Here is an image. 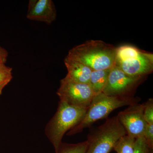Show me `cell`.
<instances>
[{"label":"cell","instance_id":"6da1fadb","mask_svg":"<svg viewBox=\"0 0 153 153\" xmlns=\"http://www.w3.org/2000/svg\"><path fill=\"white\" fill-rule=\"evenodd\" d=\"M116 49L100 40H90L69 50L67 57L79 61L92 71L111 69L115 65Z\"/></svg>","mask_w":153,"mask_h":153},{"label":"cell","instance_id":"7a4b0ae2","mask_svg":"<svg viewBox=\"0 0 153 153\" xmlns=\"http://www.w3.org/2000/svg\"><path fill=\"white\" fill-rule=\"evenodd\" d=\"M88 108L59 101L56 112L45 127V133L57 152L65 134L82 120Z\"/></svg>","mask_w":153,"mask_h":153},{"label":"cell","instance_id":"3957f363","mask_svg":"<svg viewBox=\"0 0 153 153\" xmlns=\"http://www.w3.org/2000/svg\"><path fill=\"white\" fill-rule=\"evenodd\" d=\"M138 97L109 96L102 92L94 96L82 120L69 131L67 135L79 133L92 124L108 116L114 110L139 103Z\"/></svg>","mask_w":153,"mask_h":153},{"label":"cell","instance_id":"277c9868","mask_svg":"<svg viewBox=\"0 0 153 153\" xmlns=\"http://www.w3.org/2000/svg\"><path fill=\"white\" fill-rule=\"evenodd\" d=\"M115 66L129 76L145 77L153 71L152 53L131 45L117 48Z\"/></svg>","mask_w":153,"mask_h":153},{"label":"cell","instance_id":"5b68a950","mask_svg":"<svg viewBox=\"0 0 153 153\" xmlns=\"http://www.w3.org/2000/svg\"><path fill=\"white\" fill-rule=\"evenodd\" d=\"M126 134L117 116L108 119L88 137L86 153H109L121 138Z\"/></svg>","mask_w":153,"mask_h":153},{"label":"cell","instance_id":"8992f818","mask_svg":"<svg viewBox=\"0 0 153 153\" xmlns=\"http://www.w3.org/2000/svg\"><path fill=\"white\" fill-rule=\"evenodd\" d=\"M57 94L60 101L84 108L88 107L94 96L89 84L74 82L66 76L60 80Z\"/></svg>","mask_w":153,"mask_h":153},{"label":"cell","instance_id":"52a82bcc","mask_svg":"<svg viewBox=\"0 0 153 153\" xmlns=\"http://www.w3.org/2000/svg\"><path fill=\"white\" fill-rule=\"evenodd\" d=\"M144 77L129 76L114 66L111 70L102 93L109 96L133 97L135 91Z\"/></svg>","mask_w":153,"mask_h":153},{"label":"cell","instance_id":"ba28073f","mask_svg":"<svg viewBox=\"0 0 153 153\" xmlns=\"http://www.w3.org/2000/svg\"><path fill=\"white\" fill-rule=\"evenodd\" d=\"M144 104L136 103L119 112V120L125 129L127 135L135 139L143 137L147 123L143 114Z\"/></svg>","mask_w":153,"mask_h":153},{"label":"cell","instance_id":"9c48e42d","mask_svg":"<svg viewBox=\"0 0 153 153\" xmlns=\"http://www.w3.org/2000/svg\"><path fill=\"white\" fill-rule=\"evenodd\" d=\"M27 19L50 25L57 18V11L52 0H30Z\"/></svg>","mask_w":153,"mask_h":153},{"label":"cell","instance_id":"30bf717a","mask_svg":"<svg viewBox=\"0 0 153 153\" xmlns=\"http://www.w3.org/2000/svg\"><path fill=\"white\" fill-rule=\"evenodd\" d=\"M64 62L68 71L66 77L75 82L89 84L92 71L90 68L67 56Z\"/></svg>","mask_w":153,"mask_h":153},{"label":"cell","instance_id":"8fae6325","mask_svg":"<svg viewBox=\"0 0 153 153\" xmlns=\"http://www.w3.org/2000/svg\"><path fill=\"white\" fill-rule=\"evenodd\" d=\"M111 69L92 71L91 72L89 85L94 95L103 91L107 83Z\"/></svg>","mask_w":153,"mask_h":153},{"label":"cell","instance_id":"7c38bea8","mask_svg":"<svg viewBox=\"0 0 153 153\" xmlns=\"http://www.w3.org/2000/svg\"><path fill=\"white\" fill-rule=\"evenodd\" d=\"M136 139L128 135L121 138L113 150L117 153H134Z\"/></svg>","mask_w":153,"mask_h":153},{"label":"cell","instance_id":"4fadbf2b","mask_svg":"<svg viewBox=\"0 0 153 153\" xmlns=\"http://www.w3.org/2000/svg\"><path fill=\"white\" fill-rule=\"evenodd\" d=\"M88 147L87 140L77 143L62 142L56 153H86Z\"/></svg>","mask_w":153,"mask_h":153},{"label":"cell","instance_id":"5bb4252c","mask_svg":"<svg viewBox=\"0 0 153 153\" xmlns=\"http://www.w3.org/2000/svg\"><path fill=\"white\" fill-rule=\"evenodd\" d=\"M143 114L147 124H153V99L149 98L143 103Z\"/></svg>","mask_w":153,"mask_h":153},{"label":"cell","instance_id":"9a60e30c","mask_svg":"<svg viewBox=\"0 0 153 153\" xmlns=\"http://www.w3.org/2000/svg\"><path fill=\"white\" fill-rule=\"evenodd\" d=\"M12 70H0V95L3 89L13 79Z\"/></svg>","mask_w":153,"mask_h":153},{"label":"cell","instance_id":"2e32d148","mask_svg":"<svg viewBox=\"0 0 153 153\" xmlns=\"http://www.w3.org/2000/svg\"><path fill=\"white\" fill-rule=\"evenodd\" d=\"M150 149L143 137L136 139L134 153H149Z\"/></svg>","mask_w":153,"mask_h":153},{"label":"cell","instance_id":"e0dca14e","mask_svg":"<svg viewBox=\"0 0 153 153\" xmlns=\"http://www.w3.org/2000/svg\"><path fill=\"white\" fill-rule=\"evenodd\" d=\"M143 137L149 147L153 149V124H147Z\"/></svg>","mask_w":153,"mask_h":153},{"label":"cell","instance_id":"ac0fdd59","mask_svg":"<svg viewBox=\"0 0 153 153\" xmlns=\"http://www.w3.org/2000/svg\"><path fill=\"white\" fill-rule=\"evenodd\" d=\"M8 56V52L0 46V60L5 63Z\"/></svg>","mask_w":153,"mask_h":153},{"label":"cell","instance_id":"d6986e66","mask_svg":"<svg viewBox=\"0 0 153 153\" xmlns=\"http://www.w3.org/2000/svg\"><path fill=\"white\" fill-rule=\"evenodd\" d=\"M0 70H13L11 67L6 66L5 63L0 60Z\"/></svg>","mask_w":153,"mask_h":153},{"label":"cell","instance_id":"ffe728a7","mask_svg":"<svg viewBox=\"0 0 153 153\" xmlns=\"http://www.w3.org/2000/svg\"><path fill=\"white\" fill-rule=\"evenodd\" d=\"M149 153H153V149H150Z\"/></svg>","mask_w":153,"mask_h":153}]
</instances>
